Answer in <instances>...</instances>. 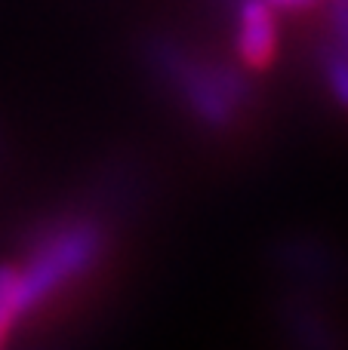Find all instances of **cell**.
<instances>
[{
  "mask_svg": "<svg viewBox=\"0 0 348 350\" xmlns=\"http://www.w3.org/2000/svg\"><path fill=\"white\" fill-rule=\"evenodd\" d=\"M99 237L92 228H71L59 234L28 271H18V289H22V308L40 301L47 292L59 289L71 273L84 271L90 258L96 255Z\"/></svg>",
  "mask_w": 348,
  "mask_h": 350,
  "instance_id": "6da1fadb",
  "label": "cell"
},
{
  "mask_svg": "<svg viewBox=\"0 0 348 350\" xmlns=\"http://www.w3.org/2000/svg\"><path fill=\"white\" fill-rule=\"evenodd\" d=\"M238 46L250 65H265L275 53V18L269 0H244L240 3V31Z\"/></svg>",
  "mask_w": 348,
  "mask_h": 350,
  "instance_id": "7a4b0ae2",
  "label": "cell"
},
{
  "mask_svg": "<svg viewBox=\"0 0 348 350\" xmlns=\"http://www.w3.org/2000/svg\"><path fill=\"white\" fill-rule=\"evenodd\" d=\"M22 289H18V271L12 267H0V338L6 335V329L16 323V317L22 314Z\"/></svg>",
  "mask_w": 348,
  "mask_h": 350,
  "instance_id": "3957f363",
  "label": "cell"
},
{
  "mask_svg": "<svg viewBox=\"0 0 348 350\" xmlns=\"http://www.w3.org/2000/svg\"><path fill=\"white\" fill-rule=\"evenodd\" d=\"M327 77H330V86L336 90V96L348 105V53L327 62Z\"/></svg>",
  "mask_w": 348,
  "mask_h": 350,
  "instance_id": "277c9868",
  "label": "cell"
},
{
  "mask_svg": "<svg viewBox=\"0 0 348 350\" xmlns=\"http://www.w3.org/2000/svg\"><path fill=\"white\" fill-rule=\"evenodd\" d=\"M271 6H312L318 3V0H269Z\"/></svg>",
  "mask_w": 348,
  "mask_h": 350,
  "instance_id": "5b68a950",
  "label": "cell"
}]
</instances>
